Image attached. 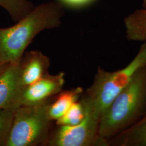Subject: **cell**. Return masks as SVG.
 <instances>
[{
	"instance_id": "obj_1",
	"label": "cell",
	"mask_w": 146,
	"mask_h": 146,
	"mask_svg": "<svg viewBox=\"0 0 146 146\" xmlns=\"http://www.w3.org/2000/svg\"><path fill=\"white\" fill-rule=\"evenodd\" d=\"M63 14L62 5L48 2L35 7L15 25L0 28V63L19 62L38 33L60 27Z\"/></svg>"
},
{
	"instance_id": "obj_2",
	"label": "cell",
	"mask_w": 146,
	"mask_h": 146,
	"mask_svg": "<svg viewBox=\"0 0 146 146\" xmlns=\"http://www.w3.org/2000/svg\"><path fill=\"white\" fill-rule=\"evenodd\" d=\"M146 114V66L140 68L100 119L99 134L107 140L134 125Z\"/></svg>"
},
{
	"instance_id": "obj_3",
	"label": "cell",
	"mask_w": 146,
	"mask_h": 146,
	"mask_svg": "<svg viewBox=\"0 0 146 146\" xmlns=\"http://www.w3.org/2000/svg\"><path fill=\"white\" fill-rule=\"evenodd\" d=\"M146 66L145 41L135 56L125 68L108 72L99 67L93 84L83 92L80 99L86 110L100 119L117 95L129 84L135 73Z\"/></svg>"
},
{
	"instance_id": "obj_4",
	"label": "cell",
	"mask_w": 146,
	"mask_h": 146,
	"mask_svg": "<svg viewBox=\"0 0 146 146\" xmlns=\"http://www.w3.org/2000/svg\"><path fill=\"white\" fill-rule=\"evenodd\" d=\"M50 101L49 99L39 104L16 109L5 146L46 145L52 122L47 115Z\"/></svg>"
},
{
	"instance_id": "obj_5",
	"label": "cell",
	"mask_w": 146,
	"mask_h": 146,
	"mask_svg": "<svg viewBox=\"0 0 146 146\" xmlns=\"http://www.w3.org/2000/svg\"><path fill=\"white\" fill-rule=\"evenodd\" d=\"M99 117L86 111L84 119L78 125H58V127L50 133L46 145L110 146L108 140L99 134Z\"/></svg>"
},
{
	"instance_id": "obj_6",
	"label": "cell",
	"mask_w": 146,
	"mask_h": 146,
	"mask_svg": "<svg viewBox=\"0 0 146 146\" xmlns=\"http://www.w3.org/2000/svg\"><path fill=\"white\" fill-rule=\"evenodd\" d=\"M64 84V73L47 74L34 83L21 89L17 101V108L22 106L35 105L44 102L60 93Z\"/></svg>"
},
{
	"instance_id": "obj_7",
	"label": "cell",
	"mask_w": 146,
	"mask_h": 146,
	"mask_svg": "<svg viewBox=\"0 0 146 146\" xmlns=\"http://www.w3.org/2000/svg\"><path fill=\"white\" fill-rule=\"evenodd\" d=\"M49 58L38 50L25 52L19 63V80L21 88L48 74Z\"/></svg>"
},
{
	"instance_id": "obj_8",
	"label": "cell",
	"mask_w": 146,
	"mask_h": 146,
	"mask_svg": "<svg viewBox=\"0 0 146 146\" xmlns=\"http://www.w3.org/2000/svg\"><path fill=\"white\" fill-rule=\"evenodd\" d=\"M19 63H8L0 74V110H15L21 87Z\"/></svg>"
},
{
	"instance_id": "obj_9",
	"label": "cell",
	"mask_w": 146,
	"mask_h": 146,
	"mask_svg": "<svg viewBox=\"0 0 146 146\" xmlns=\"http://www.w3.org/2000/svg\"><path fill=\"white\" fill-rule=\"evenodd\" d=\"M115 146H146V114L134 125L110 139Z\"/></svg>"
},
{
	"instance_id": "obj_10",
	"label": "cell",
	"mask_w": 146,
	"mask_h": 146,
	"mask_svg": "<svg viewBox=\"0 0 146 146\" xmlns=\"http://www.w3.org/2000/svg\"><path fill=\"white\" fill-rule=\"evenodd\" d=\"M84 92L81 87L62 90L54 101L50 100L47 107V115L51 121H56L64 115L71 106L78 101Z\"/></svg>"
},
{
	"instance_id": "obj_11",
	"label": "cell",
	"mask_w": 146,
	"mask_h": 146,
	"mask_svg": "<svg viewBox=\"0 0 146 146\" xmlns=\"http://www.w3.org/2000/svg\"><path fill=\"white\" fill-rule=\"evenodd\" d=\"M126 37L129 41H146V9L134 11L124 19Z\"/></svg>"
},
{
	"instance_id": "obj_12",
	"label": "cell",
	"mask_w": 146,
	"mask_h": 146,
	"mask_svg": "<svg viewBox=\"0 0 146 146\" xmlns=\"http://www.w3.org/2000/svg\"><path fill=\"white\" fill-rule=\"evenodd\" d=\"M0 6L7 11L16 22L27 15L35 7L28 0H0Z\"/></svg>"
},
{
	"instance_id": "obj_13",
	"label": "cell",
	"mask_w": 146,
	"mask_h": 146,
	"mask_svg": "<svg viewBox=\"0 0 146 146\" xmlns=\"http://www.w3.org/2000/svg\"><path fill=\"white\" fill-rule=\"evenodd\" d=\"M86 111L82 102L79 100L74 102L67 112L56 121L57 125H75L84 119Z\"/></svg>"
},
{
	"instance_id": "obj_14",
	"label": "cell",
	"mask_w": 146,
	"mask_h": 146,
	"mask_svg": "<svg viewBox=\"0 0 146 146\" xmlns=\"http://www.w3.org/2000/svg\"><path fill=\"white\" fill-rule=\"evenodd\" d=\"M15 110H0V145H5Z\"/></svg>"
},
{
	"instance_id": "obj_15",
	"label": "cell",
	"mask_w": 146,
	"mask_h": 146,
	"mask_svg": "<svg viewBox=\"0 0 146 146\" xmlns=\"http://www.w3.org/2000/svg\"><path fill=\"white\" fill-rule=\"evenodd\" d=\"M63 4L70 7H80L88 5L95 0H60Z\"/></svg>"
},
{
	"instance_id": "obj_16",
	"label": "cell",
	"mask_w": 146,
	"mask_h": 146,
	"mask_svg": "<svg viewBox=\"0 0 146 146\" xmlns=\"http://www.w3.org/2000/svg\"><path fill=\"white\" fill-rule=\"evenodd\" d=\"M8 63H0V74L3 70V69L5 68L7 65Z\"/></svg>"
},
{
	"instance_id": "obj_17",
	"label": "cell",
	"mask_w": 146,
	"mask_h": 146,
	"mask_svg": "<svg viewBox=\"0 0 146 146\" xmlns=\"http://www.w3.org/2000/svg\"><path fill=\"white\" fill-rule=\"evenodd\" d=\"M142 8L146 9V0H142Z\"/></svg>"
}]
</instances>
